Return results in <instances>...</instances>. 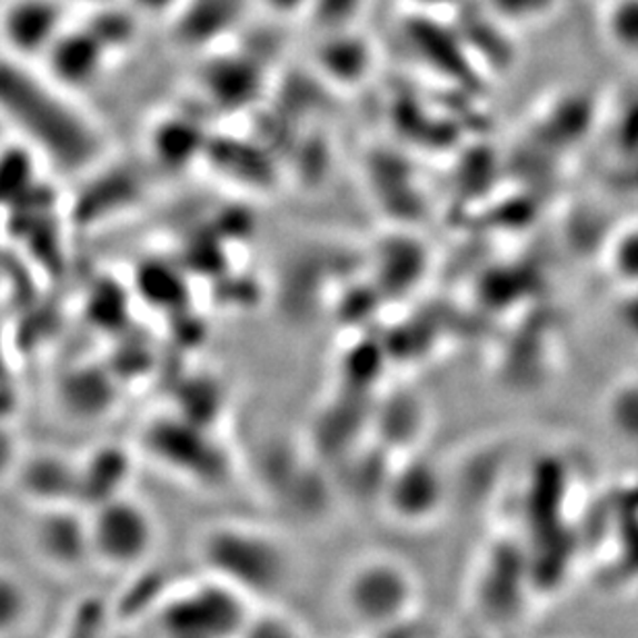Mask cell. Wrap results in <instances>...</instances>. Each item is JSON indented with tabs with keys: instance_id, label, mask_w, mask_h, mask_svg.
<instances>
[{
	"instance_id": "cell-9",
	"label": "cell",
	"mask_w": 638,
	"mask_h": 638,
	"mask_svg": "<svg viewBox=\"0 0 638 638\" xmlns=\"http://www.w3.org/2000/svg\"><path fill=\"white\" fill-rule=\"evenodd\" d=\"M606 415L618 438L638 446V376L618 381L609 392Z\"/></svg>"
},
{
	"instance_id": "cell-17",
	"label": "cell",
	"mask_w": 638,
	"mask_h": 638,
	"mask_svg": "<svg viewBox=\"0 0 638 638\" xmlns=\"http://www.w3.org/2000/svg\"><path fill=\"white\" fill-rule=\"evenodd\" d=\"M71 4L76 2V4H86V7H104V4H112V2H119V0H69Z\"/></svg>"
},
{
	"instance_id": "cell-6",
	"label": "cell",
	"mask_w": 638,
	"mask_h": 638,
	"mask_svg": "<svg viewBox=\"0 0 638 638\" xmlns=\"http://www.w3.org/2000/svg\"><path fill=\"white\" fill-rule=\"evenodd\" d=\"M17 477L21 494L33 508L79 504V467L67 465L59 458H36L33 462H19Z\"/></svg>"
},
{
	"instance_id": "cell-8",
	"label": "cell",
	"mask_w": 638,
	"mask_h": 638,
	"mask_svg": "<svg viewBox=\"0 0 638 638\" xmlns=\"http://www.w3.org/2000/svg\"><path fill=\"white\" fill-rule=\"evenodd\" d=\"M237 0H185L175 17H179L177 21L185 40L206 42V38H213V30L227 28L237 16Z\"/></svg>"
},
{
	"instance_id": "cell-2",
	"label": "cell",
	"mask_w": 638,
	"mask_h": 638,
	"mask_svg": "<svg viewBox=\"0 0 638 638\" xmlns=\"http://www.w3.org/2000/svg\"><path fill=\"white\" fill-rule=\"evenodd\" d=\"M88 517L93 564L127 572L152 558L160 541V525L146 501L127 491L93 506Z\"/></svg>"
},
{
	"instance_id": "cell-16",
	"label": "cell",
	"mask_w": 638,
	"mask_h": 638,
	"mask_svg": "<svg viewBox=\"0 0 638 638\" xmlns=\"http://www.w3.org/2000/svg\"><path fill=\"white\" fill-rule=\"evenodd\" d=\"M632 292H635V299H637V303H632L630 307H628V313H626V316H628V323H630V328H632V330H635V332L638 335V289H632Z\"/></svg>"
},
{
	"instance_id": "cell-15",
	"label": "cell",
	"mask_w": 638,
	"mask_h": 638,
	"mask_svg": "<svg viewBox=\"0 0 638 638\" xmlns=\"http://www.w3.org/2000/svg\"><path fill=\"white\" fill-rule=\"evenodd\" d=\"M309 2H313V0H263V4L268 9H272L276 13H289V16L301 11Z\"/></svg>"
},
{
	"instance_id": "cell-11",
	"label": "cell",
	"mask_w": 638,
	"mask_h": 638,
	"mask_svg": "<svg viewBox=\"0 0 638 638\" xmlns=\"http://www.w3.org/2000/svg\"><path fill=\"white\" fill-rule=\"evenodd\" d=\"M608 31L622 50L638 54V0H622L609 9Z\"/></svg>"
},
{
	"instance_id": "cell-14",
	"label": "cell",
	"mask_w": 638,
	"mask_h": 638,
	"mask_svg": "<svg viewBox=\"0 0 638 638\" xmlns=\"http://www.w3.org/2000/svg\"><path fill=\"white\" fill-rule=\"evenodd\" d=\"M124 2L141 16L175 17L185 0H124Z\"/></svg>"
},
{
	"instance_id": "cell-13",
	"label": "cell",
	"mask_w": 638,
	"mask_h": 638,
	"mask_svg": "<svg viewBox=\"0 0 638 638\" xmlns=\"http://www.w3.org/2000/svg\"><path fill=\"white\" fill-rule=\"evenodd\" d=\"M19 462H21V456L17 452L13 436L0 427V481L7 479L9 475H16Z\"/></svg>"
},
{
	"instance_id": "cell-10",
	"label": "cell",
	"mask_w": 638,
	"mask_h": 638,
	"mask_svg": "<svg viewBox=\"0 0 638 638\" xmlns=\"http://www.w3.org/2000/svg\"><path fill=\"white\" fill-rule=\"evenodd\" d=\"M609 270L630 289H638V222L624 228L609 247Z\"/></svg>"
},
{
	"instance_id": "cell-3",
	"label": "cell",
	"mask_w": 638,
	"mask_h": 638,
	"mask_svg": "<svg viewBox=\"0 0 638 638\" xmlns=\"http://www.w3.org/2000/svg\"><path fill=\"white\" fill-rule=\"evenodd\" d=\"M28 541L36 560L57 575H76L93 562L90 517L79 504L36 508Z\"/></svg>"
},
{
	"instance_id": "cell-7",
	"label": "cell",
	"mask_w": 638,
	"mask_h": 638,
	"mask_svg": "<svg viewBox=\"0 0 638 638\" xmlns=\"http://www.w3.org/2000/svg\"><path fill=\"white\" fill-rule=\"evenodd\" d=\"M36 614V595L26 578L0 566V638L19 635Z\"/></svg>"
},
{
	"instance_id": "cell-4",
	"label": "cell",
	"mask_w": 638,
	"mask_h": 638,
	"mask_svg": "<svg viewBox=\"0 0 638 638\" xmlns=\"http://www.w3.org/2000/svg\"><path fill=\"white\" fill-rule=\"evenodd\" d=\"M69 0H4L0 7L2 52L21 61L40 62L67 30Z\"/></svg>"
},
{
	"instance_id": "cell-1",
	"label": "cell",
	"mask_w": 638,
	"mask_h": 638,
	"mask_svg": "<svg viewBox=\"0 0 638 638\" xmlns=\"http://www.w3.org/2000/svg\"><path fill=\"white\" fill-rule=\"evenodd\" d=\"M0 121L23 146L64 175H79L102 160L107 141L100 127L73 100V91L38 69L36 62L0 54Z\"/></svg>"
},
{
	"instance_id": "cell-5",
	"label": "cell",
	"mask_w": 638,
	"mask_h": 638,
	"mask_svg": "<svg viewBox=\"0 0 638 638\" xmlns=\"http://www.w3.org/2000/svg\"><path fill=\"white\" fill-rule=\"evenodd\" d=\"M108 46L86 26H69L40 61L46 76L64 90L88 88L110 59Z\"/></svg>"
},
{
	"instance_id": "cell-12",
	"label": "cell",
	"mask_w": 638,
	"mask_h": 638,
	"mask_svg": "<svg viewBox=\"0 0 638 638\" xmlns=\"http://www.w3.org/2000/svg\"><path fill=\"white\" fill-rule=\"evenodd\" d=\"M487 7L504 17V21H537V17L546 16L556 0H486Z\"/></svg>"
}]
</instances>
